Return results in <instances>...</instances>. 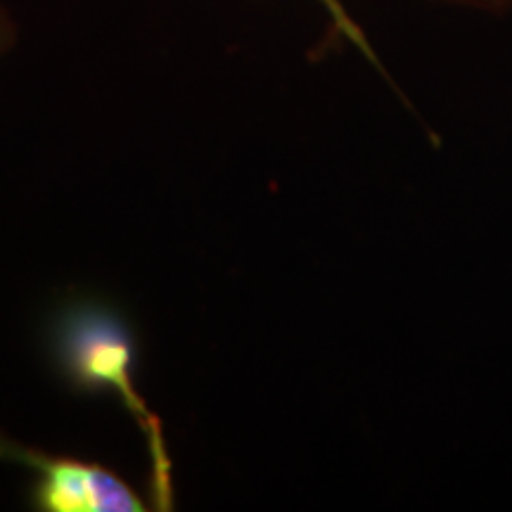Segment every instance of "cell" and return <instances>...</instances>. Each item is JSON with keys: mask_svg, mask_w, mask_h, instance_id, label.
<instances>
[{"mask_svg": "<svg viewBox=\"0 0 512 512\" xmlns=\"http://www.w3.org/2000/svg\"><path fill=\"white\" fill-rule=\"evenodd\" d=\"M46 347L72 392L110 396L136 422L150 458V501L157 510L174 508V460L162 420L138 389V335L126 313L95 294H69L50 313Z\"/></svg>", "mask_w": 512, "mask_h": 512, "instance_id": "6da1fadb", "label": "cell"}, {"mask_svg": "<svg viewBox=\"0 0 512 512\" xmlns=\"http://www.w3.org/2000/svg\"><path fill=\"white\" fill-rule=\"evenodd\" d=\"M10 453L36 472L31 501L43 512H143L147 503L110 467L74 456H48L8 446Z\"/></svg>", "mask_w": 512, "mask_h": 512, "instance_id": "7a4b0ae2", "label": "cell"}]
</instances>
